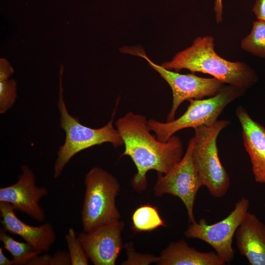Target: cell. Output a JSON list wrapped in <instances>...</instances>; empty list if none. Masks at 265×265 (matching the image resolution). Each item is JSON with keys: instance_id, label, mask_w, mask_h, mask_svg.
Here are the masks:
<instances>
[{"instance_id": "obj_4", "label": "cell", "mask_w": 265, "mask_h": 265, "mask_svg": "<svg viewBox=\"0 0 265 265\" xmlns=\"http://www.w3.org/2000/svg\"><path fill=\"white\" fill-rule=\"evenodd\" d=\"M230 123L221 120L210 125L194 128L192 157L203 186L213 197L221 198L230 185V177L218 156L217 139L220 132Z\"/></svg>"}, {"instance_id": "obj_21", "label": "cell", "mask_w": 265, "mask_h": 265, "mask_svg": "<svg viewBox=\"0 0 265 265\" xmlns=\"http://www.w3.org/2000/svg\"><path fill=\"white\" fill-rule=\"evenodd\" d=\"M126 248L128 258L122 265H149L153 263L157 264L158 262L159 257L135 252L132 243H127Z\"/></svg>"}, {"instance_id": "obj_10", "label": "cell", "mask_w": 265, "mask_h": 265, "mask_svg": "<svg viewBox=\"0 0 265 265\" xmlns=\"http://www.w3.org/2000/svg\"><path fill=\"white\" fill-rule=\"evenodd\" d=\"M21 170L16 183L0 188V202L9 203L15 210L42 222L46 216L39 202L48 191L45 187L36 185L34 173L27 165H23Z\"/></svg>"}, {"instance_id": "obj_25", "label": "cell", "mask_w": 265, "mask_h": 265, "mask_svg": "<svg viewBox=\"0 0 265 265\" xmlns=\"http://www.w3.org/2000/svg\"><path fill=\"white\" fill-rule=\"evenodd\" d=\"M38 254L34 256L27 263L28 265H50L51 256L45 254Z\"/></svg>"}, {"instance_id": "obj_22", "label": "cell", "mask_w": 265, "mask_h": 265, "mask_svg": "<svg viewBox=\"0 0 265 265\" xmlns=\"http://www.w3.org/2000/svg\"><path fill=\"white\" fill-rule=\"evenodd\" d=\"M50 265H71L70 255L65 251H57L53 256Z\"/></svg>"}, {"instance_id": "obj_15", "label": "cell", "mask_w": 265, "mask_h": 265, "mask_svg": "<svg viewBox=\"0 0 265 265\" xmlns=\"http://www.w3.org/2000/svg\"><path fill=\"white\" fill-rule=\"evenodd\" d=\"M225 262L215 252H203L188 245L183 239L171 242L159 257V265H224Z\"/></svg>"}, {"instance_id": "obj_5", "label": "cell", "mask_w": 265, "mask_h": 265, "mask_svg": "<svg viewBox=\"0 0 265 265\" xmlns=\"http://www.w3.org/2000/svg\"><path fill=\"white\" fill-rule=\"evenodd\" d=\"M85 191L81 211L83 231L91 232L107 223L119 220L116 205L120 189L117 179L104 169L95 167L85 175Z\"/></svg>"}, {"instance_id": "obj_8", "label": "cell", "mask_w": 265, "mask_h": 265, "mask_svg": "<svg viewBox=\"0 0 265 265\" xmlns=\"http://www.w3.org/2000/svg\"><path fill=\"white\" fill-rule=\"evenodd\" d=\"M249 207V200L243 197L223 219L211 225L204 219L198 222L195 221L190 223L185 235L187 238H196L207 243L226 263H229L235 255L232 246L233 237L248 212Z\"/></svg>"}, {"instance_id": "obj_3", "label": "cell", "mask_w": 265, "mask_h": 265, "mask_svg": "<svg viewBox=\"0 0 265 265\" xmlns=\"http://www.w3.org/2000/svg\"><path fill=\"white\" fill-rule=\"evenodd\" d=\"M63 65H61L59 77V93L57 103L60 113V126L65 132L64 144L60 146L54 165L53 176L57 178L77 154L80 151L104 143H110L115 147L123 145V139L113 125L116 108L113 111L110 120L103 127L94 129L81 124L78 119L68 112L63 98L62 76Z\"/></svg>"}, {"instance_id": "obj_17", "label": "cell", "mask_w": 265, "mask_h": 265, "mask_svg": "<svg viewBox=\"0 0 265 265\" xmlns=\"http://www.w3.org/2000/svg\"><path fill=\"white\" fill-rule=\"evenodd\" d=\"M6 232L2 228L0 229V240L11 254L13 265H27L34 256L39 254L29 244L17 241Z\"/></svg>"}, {"instance_id": "obj_23", "label": "cell", "mask_w": 265, "mask_h": 265, "mask_svg": "<svg viewBox=\"0 0 265 265\" xmlns=\"http://www.w3.org/2000/svg\"><path fill=\"white\" fill-rule=\"evenodd\" d=\"M14 73L11 66L4 58L0 60V80L8 79Z\"/></svg>"}, {"instance_id": "obj_27", "label": "cell", "mask_w": 265, "mask_h": 265, "mask_svg": "<svg viewBox=\"0 0 265 265\" xmlns=\"http://www.w3.org/2000/svg\"><path fill=\"white\" fill-rule=\"evenodd\" d=\"M12 261L10 260L4 254L3 248H0V265H12Z\"/></svg>"}, {"instance_id": "obj_19", "label": "cell", "mask_w": 265, "mask_h": 265, "mask_svg": "<svg viewBox=\"0 0 265 265\" xmlns=\"http://www.w3.org/2000/svg\"><path fill=\"white\" fill-rule=\"evenodd\" d=\"M71 265H87L88 259L73 228H69L65 236Z\"/></svg>"}, {"instance_id": "obj_1", "label": "cell", "mask_w": 265, "mask_h": 265, "mask_svg": "<svg viewBox=\"0 0 265 265\" xmlns=\"http://www.w3.org/2000/svg\"><path fill=\"white\" fill-rule=\"evenodd\" d=\"M116 126L125 146L122 156L130 157L136 166L131 184L138 192L147 188L148 171L166 174L183 157L180 137L173 135L165 142L158 140L151 133L145 116L129 112L117 120Z\"/></svg>"}, {"instance_id": "obj_26", "label": "cell", "mask_w": 265, "mask_h": 265, "mask_svg": "<svg viewBox=\"0 0 265 265\" xmlns=\"http://www.w3.org/2000/svg\"><path fill=\"white\" fill-rule=\"evenodd\" d=\"M222 0H215L214 10L215 15L216 22L217 24L220 23L222 21Z\"/></svg>"}, {"instance_id": "obj_9", "label": "cell", "mask_w": 265, "mask_h": 265, "mask_svg": "<svg viewBox=\"0 0 265 265\" xmlns=\"http://www.w3.org/2000/svg\"><path fill=\"white\" fill-rule=\"evenodd\" d=\"M192 143L191 138L182 159L171 170L164 174L158 173L153 189L156 196L168 194L179 198L186 208L190 223L195 221L194 202L198 190L203 186L192 159Z\"/></svg>"}, {"instance_id": "obj_16", "label": "cell", "mask_w": 265, "mask_h": 265, "mask_svg": "<svg viewBox=\"0 0 265 265\" xmlns=\"http://www.w3.org/2000/svg\"><path fill=\"white\" fill-rule=\"evenodd\" d=\"M132 229L136 233L150 232L165 223L157 208L147 204L134 210L132 215Z\"/></svg>"}, {"instance_id": "obj_18", "label": "cell", "mask_w": 265, "mask_h": 265, "mask_svg": "<svg viewBox=\"0 0 265 265\" xmlns=\"http://www.w3.org/2000/svg\"><path fill=\"white\" fill-rule=\"evenodd\" d=\"M240 46L245 52L265 59V21L253 22L250 33L241 40Z\"/></svg>"}, {"instance_id": "obj_24", "label": "cell", "mask_w": 265, "mask_h": 265, "mask_svg": "<svg viewBox=\"0 0 265 265\" xmlns=\"http://www.w3.org/2000/svg\"><path fill=\"white\" fill-rule=\"evenodd\" d=\"M252 10L257 20L265 21V0H256Z\"/></svg>"}, {"instance_id": "obj_7", "label": "cell", "mask_w": 265, "mask_h": 265, "mask_svg": "<svg viewBox=\"0 0 265 265\" xmlns=\"http://www.w3.org/2000/svg\"><path fill=\"white\" fill-rule=\"evenodd\" d=\"M124 52L145 59L150 66L158 72L170 87L173 100L170 111L167 117V122L175 119L178 107L184 101L213 97L225 86V83L214 78H202L193 73L181 74L166 69L161 65L154 63L140 49L127 48L124 49Z\"/></svg>"}, {"instance_id": "obj_12", "label": "cell", "mask_w": 265, "mask_h": 265, "mask_svg": "<svg viewBox=\"0 0 265 265\" xmlns=\"http://www.w3.org/2000/svg\"><path fill=\"white\" fill-rule=\"evenodd\" d=\"M0 215L2 229L21 237L39 254L48 252L56 240L55 231L49 223L39 226L24 223L17 217L9 203L0 202Z\"/></svg>"}, {"instance_id": "obj_11", "label": "cell", "mask_w": 265, "mask_h": 265, "mask_svg": "<svg viewBox=\"0 0 265 265\" xmlns=\"http://www.w3.org/2000/svg\"><path fill=\"white\" fill-rule=\"evenodd\" d=\"M125 226L120 220L103 225L78 236L88 258L95 265H114L123 245L121 233Z\"/></svg>"}, {"instance_id": "obj_14", "label": "cell", "mask_w": 265, "mask_h": 265, "mask_svg": "<svg viewBox=\"0 0 265 265\" xmlns=\"http://www.w3.org/2000/svg\"><path fill=\"white\" fill-rule=\"evenodd\" d=\"M235 236L240 254L251 265H265V224L248 212Z\"/></svg>"}, {"instance_id": "obj_13", "label": "cell", "mask_w": 265, "mask_h": 265, "mask_svg": "<svg viewBox=\"0 0 265 265\" xmlns=\"http://www.w3.org/2000/svg\"><path fill=\"white\" fill-rule=\"evenodd\" d=\"M235 113L241 126L243 145L250 159L254 179L265 184V128L254 120L242 106H237Z\"/></svg>"}, {"instance_id": "obj_20", "label": "cell", "mask_w": 265, "mask_h": 265, "mask_svg": "<svg viewBox=\"0 0 265 265\" xmlns=\"http://www.w3.org/2000/svg\"><path fill=\"white\" fill-rule=\"evenodd\" d=\"M17 82L13 79L0 80V113L3 114L14 104L17 98Z\"/></svg>"}, {"instance_id": "obj_6", "label": "cell", "mask_w": 265, "mask_h": 265, "mask_svg": "<svg viewBox=\"0 0 265 265\" xmlns=\"http://www.w3.org/2000/svg\"><path fill=\"white\" fill-rule=\"evenodd\" d=\"M245 91L230 85H225L213 97L189 100V105L186 111L178 118L166 122L150 119L148 120V126L158 140L165 142L182 129L213 124L224 108L241 96Z\"/></svg>"}, {"instance_id": "obj_2", "label": "cell", "mask_w": 265, "mask_h": 265, "mask_svg": "<svg viewBox=\"0 0 265 265\" xmlns=\"http://www.w3.org/2000/svg\"><path fill=\"white\" fill-rule=\"evenodd\" d=\"M161 66L176 72L187 69L192 73L209 74L224 83L245 90L258 80L255 71L246 63L230 61L217 54L212 36L197 37L191 46L179 52L172 60Z\"/></svg>"}]
</instances>
